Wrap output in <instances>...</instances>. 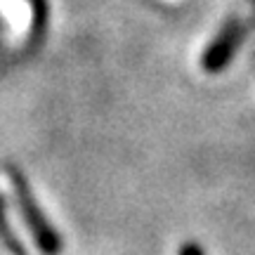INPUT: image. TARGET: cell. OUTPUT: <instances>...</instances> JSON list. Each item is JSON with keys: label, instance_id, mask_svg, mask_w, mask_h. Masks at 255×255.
Returning a JSON list of instances; mask_svg holds the SVG:
<instances>
[{"label": "cell", "instance_id": "obj_4", "mask_svg": "<svg viewBox=\"0 0 255 255\" xmlns=\"http://www.w3.org/2000/svg\"><path fill=\"white\" fill-rule=\"evenodd\" d=\"M31 7V40H36V36H40V31L45 26L47 19V5L45 0H26Z\"/></svg>", "mask_w": 255, "mask_h": 255}, {"label": "cell", "instance_id": "obj_2", "mask_svg": "<svg viewBox=\"0 0 255 255\" xmlns=\"http://www.w3.org/2000/svg\"><path fill=\"white\" fill-rule=\"evenodd\" d=\"M253 24H255V12L253 14H246V17H237L232 24H227V26L222 28V33L215 38V43L203 52V59H201L203 69L206 71H220L232 59V52L237 50L241 38L251 31Z\"/></svg>", "mask_w": 255, "mask_h": 255}, {"label": "cell", "instance_id": "obj_3", "mask_svg": "<svg viewBox=\"0 0 255 255\" xmlns=\"http://www.w3.org/2000/svg\"><path fill=\"white\" fill-rule=\"evenodd\" d=\"M0 246L5 248L9 255H26L21 241L17 239V234L12 232L9 227V220H7V213H5V199L0 194Z\"/></svg>", "mask_w": 255, "mask_h": 255}, {"label": "cell", "instance_id": "obj_5", "mask_svg": "<svg viewBox=\"0 0 255 255\" xmlns=\"http://www.w3.org/2000/svg\"><path fill=\"white\" fill-rule=\"evenodd\" d=\"M177 255H206V253H203V248L196 241H184L180 251H177Z\"/></svg>", "mask_w": 255, "mask_h": 255}, {"label": "cell", "instance_id": "obj_1", "mask_svg": "<svg viewBox=\"0 0 255 255\" xmlns=\"http://www.w3.org/2000/svg\"><path fill=\"white\" fill-rule=\"evenodd\" d=\"M5 175H7V182H9V189L14 194V201H17V210L24 225H26L28 234L33 239L36 244L38 253L40 255H62V248H64V241L59 237L50 220L43 215V210L38 206L36 196L33 191L28 187L26 177L21 175V170H17L14 165H5Z\"/></svg>", "mask_w": 255, "mask_h": 255}]
</instances>
